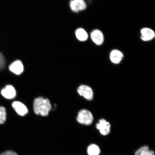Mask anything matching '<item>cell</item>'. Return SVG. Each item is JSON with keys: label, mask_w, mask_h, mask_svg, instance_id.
Returning a JSON list of instances; mask_svg holds the SVG:
<instances>
[{"label": "cell", "mask_w": 155, "mask_h": 155, "mask_svg": "<svg viewBox=\"0 0 155 155\" xmlns=\"http://www.w3.org/2000/svg\"><path fill=\"white\" fill-rule=\"evenodd\" d=\"M51 109L49 100L41 97L35 99L34 104V111L37 115L45 116L48 115Z\"/></svg>", "instance_id": "cell-1"}, {"label": "cell", "mask_w": 155, "mask_h": 155, "mask_svg": "<svg viewBox=\"0 0 155 155\" xmlns=\"http://www.w3.org/2000/svg\"><path fill=\"white\" fill-rule=\"evenodd\" d=\"M77 121L82 124L89 125L92 123L94 117L90 111L83 109L79 112L77 117Z\"/></svg>", "instance_id": "cell-2"}, {"label": "cell", "mask_w": 155, "mask_h": 155, "mask_svg": "<svg viewBox=\"0 0 155 155\" xmlns=\"http://www.w3.org/2000/svg\"><path fill=\"white\" fill-rule=\"evenodd\" d=\"M90 37L93 43L97 46H101L104 43L105 36L104 32L100 29L93 30L91 32Z\"/></svg>", "instance_id": "cell-3"}, {"label": "cell", "mask_w": 155, "mask_h": 155, "mask_svg": "<svg viewBox=\"0 0 155 155\" xmlns=\"http://www.w3.org/2000/svg\"><path fill=\"white\" fill-rule=\"evenodd\" d=\"M140 40L143 42L151 41L155 38V31L152 28L148 27H143L140 31Z\"/></svg>", "instance_id": "cell-4"}, {"label": "cell", "mask_w": 155, "mask_h": 155, "mask_svg": "<svg viewBox=\"0 0 155 155\" xmlns=\"http://www.w3.org/2000/svg\"><path fill=\"white\" fill-rule=\"evenodd\" d=\"M69 5L71 10L77 13L85 10L87 7L84 0H71Z\"/></svg>", "instance_id": "cell-5"}, {"label": "cell", "mask_w": 155, "mask_h": 155, "mask_svg": "<svg viewBox=\"0 0 155 155\" xmlns=\"http://www.w3.org/2000/svg\"><path fill=\"white\" fill-rule=\"evenodd\" d=\"M78 92L81 96L84 97L88 100H92L94 97V93L91 88L86 85H81L78 89Z\"/></svg>", "instance_id": "cell-6"}, {"label": "cell", "mask_w": 155, "mask_h": 155, "mask_svg": "<svg viewBox=\"0 0 155 155\" xmlns=\"http://www.w3.org/2000/svg\"><path fill=\"white\" fill-rule=\"evenodd\" d=\"M1 93L2 96L8 100L14 98L16 95L15 89L11 85H7L2 89Z\"/></svg>", "instance_id": "cell-7"}, {"label": "cell", "mask_w": 155, "mask_h": 155, "mask_svg": "<svg viewBox=\"0 0 155 155\" xmlns=\"http://www.w3.org/2000/svg\"><path fill=\"white\" fill-rule=\"evenodd\" d=\"M124 58V54L121 50L114 48L110 54V61L114 64H118L121 62Z\"/></svg>", "instance_id": "cell-8"}, {"label": "cell", "mask_w": 155, "mask_h": 155, "mask_svg": "<svg viewBox=\"0 0 155 155\" xmlns=\"http://www.w3.org/2000/svg\"><path fill=\"white\" fill-rule=\"evenodd\" d=\"M96 127L102 135H107L110 133L111 125L109 122L104 119L100 120L99 123L97 124Z\"/></svg>", "instance_id": "cell-9"}, {"label": "cell", "mask_w": 155, "mask_h": 155, "mask_svg": "<svg viewBox=\"0 0 155 155\" xmlns=\"http://www.w3.org/2000/svg\"><path fill=\"white\" fill-rule=\"evenodd\" d=\"M9 69L10 71L15 74L20 75L24 71V67L22 62L17 60L10 65Z\"/></svg>", "instance_id": "cell-10"}, {"label": "cell", "mask_w": 155, "mask_h": 155, "mask_svg": "<svg viewBox=\"0 0 155 155\" xmlns=\"http://www.w3.org/2000/svg\"><path fill=\"white\" fill-rule=\"evenodd\" d=\"M13 109L19 115L24 116L28 112V109L24 104L19 101H14L12 103Z\"/></svg>", "instance_id": "cell-11"}, {"label": "cell", "mask_w": 155, "mask_h": 155, "mask_svg": "<svg viewBox=\"0 0 155 155\" xmlns=\"http://www.w3.org/2000/svg\"><path fill=\"white\" fill-rule=\"evenodd\" d=\"M75 35L79 41L85 42L88 40L89 35L86 30L82 28H79L75 31Z\"/></svg>", "instance_id": "cell-12"}, {"label": "cell", "mask_w": 155, "mask_h": 155, "mask_svg": "<svg viewBox=\"0 0 155 155\" xmlns=\"http://www.w3.org/2000/svg\"><path fill=\"white\" fill-rule=\"evenodd\" d=\"M135 155H154V152L150 150L148 146H144L137 150L135 153Z\"/></svg>", "instance_id": "cell-13"}, {"label": "cell", "mask_w": 155, "mask_h": 155, "mask_svg": "<svg viewBox=\"0 0 155 155\" xmlns=\"http://www.w3.org/2000/svg\"><path fill=\"white\" fill-rule=\"evenodd\" d=\"M100 150L99 147L95 144H92L87 149V153L88 155H99Z\"/></svg>", "instance_id": "cell-14"}, {"label": "cell", "mask_w": 155, "mask_h": 155, "mask_svg": "<svg viewBox=\"0 0 155 155\" xmlns=\"http://www.w3.org/2000/svg\"><path fill=\"white\" fill-rule=\"evenodd\" d=\"M7 112L5 108L0 106V125L3 124L6 120Z\"/></svg>", "instance_id": "cell-15"}, {"label": "cell", "mask_w": 155, "mask_h": 155, "mask_svg": "<svg viewBox=\"0 0 155 155\" xmlns=\"http://www.w3.org/2000/svg\"><path fill=\"white\" fill-rule=\"evenodd\" d=\"M6 64V61L4 56L0 53V71L4 68Z\"/></svg>", "instance_id": "cell-16"}, {"label": "cell", "mask_w": 155, "mask_h": 155, "mask_svg": "<svg viewBox=\"0 0 155 155\" xmlns=\"http://www.w3.org/2000/svg\"><path fill=\"white\" fill-rule=\"evenodd\" d=\"M0 155H18L16 153L13 151L8 150L2 153Z\"/></svg>", "instance_id": "cell-17"}]
</instances>
